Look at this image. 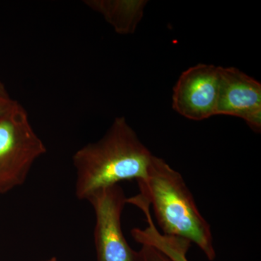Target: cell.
I'll return each mask as SVG.
<instances>
[{"label": "cell", "instance_id": "cell-1", "mask_svg": "<svg viewBox=\"0 0 261 261\" xmlns=\"http://www.w3.org/2000/svg\"><path fill=\"white\" fill-rule=\"evenodd\" d=\"M155 158L126 118L118 117L100 140L73 154L75 196L87 200L97 190L122 181L145 179Z\"/></svg>", "mask_w": 261, "mask_h": 261}, {"label": "cell", "instance_id": "cell-2", "mask_svg": "<svg viewBox=\"0 0 261 261\" xmlns=\"http://www.w3.org/2000/svg\"><path fill=\"white\" fill-rule=\"evenodd\" d=\"M140 195L153 208L161 232L195 244L210 261L216 256L210 224L200 214L181 174L156 156L145 179L137 181Z\"/></svg>", "mask_w": 261, "mask_h": 261}, {"label": "cell", "instance_id": "cell-3", "mask_svg": "<svg viewBox=\"0 0 261 261\" xmlns=\"http://www.w3.org/2000/svg\"><path fill=\"white\" fill-rule=\"evenodd\" d=\"M47 147L29 121L25 108L18 102L0 117V194L23 185L37 160Z\"/></svg>", "mask_w": 261, "mask_h": 261}, {"label": "cell", "instance_id": "cell-4", "mask_svg": "<svg viewBox=\"0 0 261 261\" xmlns=\"http://www.w3.org/2000/svg\"><path fill=\"white\" fill-rule=\"evenodd\" d=\"M96 217L94 243L97 261H142L127 243L121 228V215L127 198L119 185L106 187L92 194L87 200Z\"/></svg>", "mask_w": 261, "mask_h": 261}, {"label": "cell", "instance_id": "cell-5", "mask_svg": "<svg viewBox=\"0 0 261 261\" xmlns=\"http://www.w3.org/2000/svg\"><path fill=\"white\" fill-rule=\"evenodd\" d=\"M221 68L198 64L182 72L173 87V109L192 121L217 116Z\"/></svg>", "mask_w": 261, "mask_h": 261}, {"label": "cell", "instance_id": "cell-6", "mask_svg": "<svg viewBox=\"0 0 261 261\" xmlns=\"http://www.w3.org/2000/svg\"><path fill=\"white\" fill-rule=\"evenodd\" d=\"M217 115L238 117L261 130V84L233 67H221Z\"/></svg>", "mask_w": 261, "mask_h": 261}, {"label": "cell", "instance_id": "cell-7", "mask_svg": "<svg viewBox=\"0 0 261 261\" xmlns=\"http://www.w3.org/2000/svg\"><path fill=\"white\" fill-rule=\"evenodd\" d=\"M127 203L137 206L145 214L147 226L145 228H134L130 231L132 238L142 245H149L159 250L171 261H190L187 255L192 243L178 237L168 236L160 231L154 224L150 205L140 195L127 198Z\"/></svg>", "mask_w": 261, "mask_h": 261}, {"label": "cell", "instance_id": "cell-8", "mask_svg": "<svg viewBox=\"0 0 261 261\" xmlns=\"http://www.w3.org/2000/svg\"><path fill=\"white\" fill-rule=\"evenodd\" d=\"M83 3L102 15L115 32L121 35L135 32L147 4L145 0H84Z\"/></svg>", "mask_w": 261, "mask_h": 261}, {"label": "cell", "instance_id": "cell-9", "mask_svg": "<svg viewBox=\"0 0 261 261\" xmlns=\"http://www.w3.org/2000/svg\"><path fill=\"white\" fill-rule=\"evenodd\" d=\"M18 101L10 97L9 92L3 82L0 80V117L10 112Z\"/></svg>", "mask_w": 261, "mask_h": 261}, {"label": "cell", "instance_id": "cell-10", "mask_svg": "<svg viewBox=\"0 0 261 261\" xmlns=\"http://www.w3.org/2000/svg\"><path fill=\"white\" fill-rule=\"evenodd\" d=\"M140 252L142 261H171L159 250L149 245H142Z\"/></svg>", "mask_w": 261, "mask_h": 261}, {"label": "cell", "instance_id": "cell-11", "mask_svg": "<svg viewBox=\"0 0 261 261\" xmlns=\"http://www.w3.org/2000/svg\"><path fill=\"white\" fill-rule=\"evenodd\" d=\"M42 261H58V260H57V258H56V257H51V258L48 259V260H42Z\"/></svg>", "mask_w": 261, "mask_h": 261}]
</instances>
